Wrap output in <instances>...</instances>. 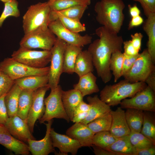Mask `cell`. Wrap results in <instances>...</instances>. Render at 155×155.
I'll return each instance as SVG.
<instances>
[{
  "label": "cell",
  "instance_id": "cell-26",
  "mask_svg": "<svg viewBox=\"0 0 155 155\" xmlns=\"http://www.w3.org/2000/svg\"><path fill=\"white\" fill-rule=\"evenodd\" d=\"M91 55L87 50H82L78 55L75 62L74 73L79 77L94 71Z\"/></svg>",
  "mask_w": 155,
  "mask_h": 155
},
{
  "label": "cell",
  "instance_id": "cell-4",
  "mask_svg": "<svg viewBox=\"0 0 155 155\" xmlns=\"http://www.w3.org/2000/svg\"><path fill=\"white\" fill-rule=\"evenodd\" d=\"M52 11L48 1L30 6L23 17L24 34L38 29H46L52 21Z\"/></svg>",
  "mask_w": 155,
  "mask_h": 155
},
{
  "label": "cell",
  "instance_id": "cell-3",
  "mask_svg": "<svg viewBox=\"0 0 155 155\" xmlns=\"http://www.w3.org/2000/svg\"><path fill=\"white\" fill-rule=\"evenodd\" d=\"M144 82L131 83L124 79L113 85H106L100 91V99L110 106L120 104L127 98H131L147 86Z\"/></svg>",
  "mask_w": 155,
  "mask_h": 155
},
{
  "label": "cell",
  "instance_id": "cell-50",
  "mask_svg": "<svg viewBox=\"0 0 155 155\" xmlns=\"http://www.w3.org/2000/svg\"><path fill=\"white\" fill-rule=\"evenodd\" d=\"M90 108V105L83 100L75 108L74 112V115L80 112H88Z\"/></svg>",
  "mask_w": 155,
  "mask_h": 155
},
{
  "label": "cell",
  "instance_id": "cell-41",
  "mask_svg": "<svg viewBox=\"0 0 155 155\" xmlns=\"http://www.w3.org/2000/svg\"><path fill=\"white\" fill-rule=\"evenodd\" d=\"M139 2L147 17L152 13H155V0H131Z\"/></svg>",
  "mask_w": 155,
  "mask_h": 155
},
{
  "label": "cell",
  "instance_id": "cell-32",
  "mask_svg": "<svg viewBox=\"0 0 155 155\" xmlns=\"http://www.w3.org/2000/svg\"><path fill=\"white\" fill-rule=\"evenodd\" d=\"M88 6L86 5H77L59 11H52L53 21L56 20V17L59 15L80 21Z\"/></svg>",
  "mask_w": 155,
  "mask_h": 155
},
{
  "label": "cell",
  "instance_id": "cell-51",
  "mask_svg": "<svg viewBox=\"0 0 155 155\" xmlns=\"http://www.w3.org/2000/svg\"><path fill=\"white\" fill-rule=\"evenodd\" d=\"M88 113V112L78 113L73 115L71 121L74 123H81L85 119Z\"/></svg>",
  "mask_w": 155,
  "mask_h": 155
},
{
  "label": "cell",
  "instance_id": "cell-46",
  "mask_svg": "<svg viewBox=\"0 0 155 155\" xmlns=\"http://www.w3.org/2000/svg\"><path fill=\"white\" fill-rule=\"evenodd\" d=\"M131 40L134 47L137 50H141V42L143 37V34L140 32H136L133 34H131Z\"/></svg>",
  "mask_w": 155,
  "mask_h": 155
},
{
  "label": "cell",
  "instance_id": "cell-33",
  "mask_svg": "<svg viewBox=\"0 0 155 155\" xmlns=\"http://www.w3.org/2000/svg\"><path fill=\"white\" fill-rule=\"evenodd\" d=\"M124 55L121 51H117L111 55L109 68L114 77V82H116L122 76V69Z\"/></svg>",
  "mask_w": 155,
  "mask_h": 155
},
{
  "label": "cell",
  "instance_id": "cell-35",
  "mask_svg": "<svg viewBox=\"0 0 155 155\" xmlns=\"http://www.w3.org/2000/svg\"><path fill=\"white\" fill-rule=\"evenodd\" d=\"M52 11H57L77 5H89L91 0H54L48 1Z\"/></svg>",
  "mask_w": 155,
  "mask_h": 155
},
{
  "label": "cell",
  "instance_id": "cell-10",
  "mask_svg": "<svg viewBox=\"0 0 155 155\" xmlns=\"http://www.w3.org/2000/svg\"><path fill=\"white\" fill-rule=\"evenodd\" d=\"M154 64L147 49H145L139 54L130 69L122 76L131 83L145 82L150 73L155 69Z\"/></svg>",
  "mask_w": 155,
  "mask_h": 155
},
{
  "label": "cell",
  "instance_id": "cell-39",
  "mask_svg": "<svg viewBox=\"0 0 155 155\" xmlns=\"http://www.w3.org/2000/svg\"><path fill=\"white\" fill-rule=\"evenodd\" d=\"M57 19L65 28L71 31L79 33L86 30V28L79 20L60 15L56 16V20Z\"/></svg>",
  "mask_w": 155,
  "mask_h": 155
},
{
  "label": "cell",
  "instance_id": "cell-19",
  "mask_svg": "<svg viewBox=\"0 0 155 155\" xmlns=\"http://www.w3.org/2000/svg\"><path fill=\"white\" fill-rule=\"evenodd\" d=\"M111 113L112 121L109 131L112 135L117 138L129 135L130 130L126 121L124 111L119 107L115 111L111 110Z\"/></svg>",
  "mask_w": 155,
  "mask_h": 155
},
{
  "label": "cell",
  "instance_id": "cell-20",
  "mask_svg": "<svg viewBox=\"0 0 155 155\" xmlns=\"http://www.w3.org/2000/svg\"><path fill=\"white\" fill-rule=\"evenodd\" d=\"M90 108L87 116L81 123L87 125L94 119L110 112L111 106L102 101L97 95L86 98Z\"/></svg>",
  "mask_w": 155,
  "mask_h": 155
},
{
  "label": "cell",
  "instance_id": "cell-54",
  "mask_svg": "<svg viewBox=\"0 0 155 155\" xmlns=\"http://www.w3.org/2000/svg\"><path fill=\"white\" fill-rule=\"evenodd\" d=\"M54 0H49L48 1L49 2H51V1H53Z\"/></svg>",
  "mask_w": 155,
  "mask_h": 155
},
{
  "label": "cell",
  "instance_id": "cell-44",
  "mask_svg": "<svg viewBox=\"0 0 155 155\" xmlns=\"http://www.w3.org/2000/svg\"><path fill=\"white\" fill-rule=\"evenodd\" d=\"M5 95L0 97V125H4L9 118L4 102Z\"/></svg>",
  "mask_w": 155,
  "mask_h": 155
},
{
  "label": "cell",
  "instance_id": "cell-13",
  "mask_svg": "<svg viewBox=\"0 0 155 155\" xmlns=\"http://www.w3.org/2000/svg\"><path fill=\"white\" fill-rule=\"evenodd\" d=\"M49 89L48 84L34 92L32 104L26 119L32 133L35 123L42 117L44 113V97L46 92Z\"/></svg>",
  "mask_w": 155,
  "mask_h": 155
},
{
  "label": "cell",
  "instance_id": "cell-25",
  "mask_svg": "<svg viewBox=\"0 0 155 155\" xmlns=\"http://www.w3.org/2000/svg\"><path fill=\"white\" fill-rule=\"evenodd\" d=\"M82 50V47L66 44L63 55V73L69 74L74 73L76 59Z\"/></svg>",
  "mask_w": 155,
  "mask_h": 155
},
{
  "label": "cell",
  "instance_id": "cell-8",
  "mask_svg": "<svg viewBox=\"0 0 155 155\" xmlns=\"http://www.w3.org/2000/svg\"><path fill=\"white\" fill-rule=\"evenodd\" d=\"M51 50L36 51L20 47L13 52L11 57L16 61L30 67H45L50 62Z\"/></svg>",
  "mask_w": 155,
  "mask_h": 155
},
{
  "label": "cell",
  "instance_id": "cell-40",
  "mask_svg": "<svg viewBox=\"0 0 155 155\" xmlns=\"http://www.w3.org/2000/svg\"><path fill=\"white\" fill-rule=\"evenodd\" d=\"M14 84V80L0 69V97L5 95Z\"/></svg>",
  "mask_w": 155,
  "mask_h": 155
},
{
  "label": "cell",
  "instance_id": "cell-45",
  "mask_svg": "<svg viewBox=\"0 0 155 155\" xmlns=\"http://www.w3.org/2000/svg\"><path fill=\"white\" fill-rule=\"evenodd\" d=\"M155 155V145L142 149L134 148L133 155Z\"/></svg>",
  "mask_w": 155,
  "mask_h": 155
},
{
  "label": "cell",
  "instance_id": "cell-18",
  "mask_svg": "<svg viewBox=\"0 0 155 155\" xmlns=\"http://www.w3.org/2000/svg\"><path fill=\"white\" fill-rule=\"evenodd\" d=\"M66 135L78 141L82 147H92L94 133L86 125L81 123H75L67 129Z\"/></svg>",
  "mask_w": 155,
  "mask_h": 155
},
{
  "label": "cell",
  "instance_id": "cell-5",
  "mask_svg": "<svg viewBox=\"0 0 155 155\" xmlns=\"http://www.w3.org/2000/svg\"><path fill=\"white\" fill-rule=\"evenodd\" d=\"M51 90L49 95L44 98L45 108L43 115L39 120L40 123H44L54 118L63 119L69 122L70 120L66 113L61 99V86L59 85Z\"/></svg>",
  "mask_w": 155,
  "mask_h": 155
},
{
  "label": "cell",
  "instance_id": "cell-24",
  "mask_svg": "<svg viewBox=\"0 0 155 155\" xmlns=\"http://www.w3.org/2000/svg\"><path fill=\"white\" fill-rule=\"evenodd\" d=\"M143 24V29L147 34V49L152 59L155 63V13L149 15Z\"/></svg>",
  "mask_w": 155,
  "mask_h": 155
},
{
  "label": "cell",
  "instance_id": "cell-1",
  "mask_svg": "<svg viewBox=\"0 0 155 155\" xmlns=\"http://www.w3.org/2000/svg\"><path fill=\"white\" fill-rule=\"evenodd\" d=\"M95 33L99 38L89 44L87 50L98 76L106 83L112 77L109 68L111 55L116 51H122L123 40L121 36L102 26L96 29Z\"/></svg>",
  "mask_w": 155,
  "mask_h": 155
},
{
  "label": "cell",
  "instance_id": "cell-38",
  "mask_svg": "<svg viewBox=\"0 0 155 155\" xmlns=\"http://www.w3.org/2000/svg\"><path fill=\"white\" fill-rule=\"evenodd\" d=\"M129 136L131 143L134 148L142 149L155 145L140 132L130 131Z\"/></svg>",
  "mask_w": 155,
  "mask_h": 155
},
{
  "label": "cell",
  "instance_id": "cell-21",
  "mask_svg": "<svg viewBox=\"0 0 155 155\" xmlns=\"http://www.w3.org/2000/svg\"><path fill=\"white\" fill-rule=\"evenodd\" d=\"M61 97L66 113L71 121L74 111L79 103L83 100V97L79 91L73 88L67 91L62 90Z\"/></svg>",
  "mask_w": 155,
  "mask_h": 155
},
{
  "label": "cell",
  "instance_id": "cell-37",
  "mask_svg": "<svg viewBox=\"0 0 155 155\" xmlns=\"http://www.w3.org/2000/svg\"><path fill=\"white\" fill-rule=\"evenodd\" d=\"M18 5V3L17 0H11L4 3V8L0 16V27L5 20L9 17L18 18L20 16Z\"/></svg>",
  "mask_w": 155,
  "mask_h": 155
},
{
  "label": "cell",
  "instance_id": "cell-36",
  "mask_svg": "<svg viewBox=\"0 0 155 155\" xmlns=\"http://www.w3.org/2000/svg\"><path fill=\"white\" fill-rule=\"evenodd\" d=\"M118 138L112 135L109 131L100 132L94 135L92 144L93 145L105 149Z\"/></svg>",
  "mask_w": 155,
  "mask_h": 155
},
{
  "label": "cell",
  "instance_id": "cell-48",
  "mask_svg": "<svg viewBox=\"0 0 155 155\" xmlns=\"http://www.w3.org/2000/svg\"><path fill=\"white\" fill-rule=\"evenodd\" d=\"M144 19L140 15L132 18L128 26V29L130 30L135 27L138 26L143 24Z\"/></svg>",
  "mask_w": 155,
  "mask_h": 155
},
{
  "label": "cell",
  "instance_id": "cell-22",
  "mask_svg": "<svg viewBox=\"0 0 155 155\" xmlns=\"http://www.w3.org/2000/svg\"><path fill=\"white\" fill-rule=\"evenodd\" d=\"M96 80L92 72L89 73L80 77L78 82L73 85V88L79 91L83 97L97 93L100 90Z\"/></svg>",
  "mask_w": 155,
  "mask_h": 155
},
{
  "label": "cell",
  "instance_id": "cell-6",
  "mask_svg": "<svg viewBox=\"0 0 155 155\" xmlns=\"http://www.w3.org/2000/svg\"><path fill=\"white\" fill-rule=\"evenodd\" d=\"M0 69L13 80L26 77L48 74L49 67L36 68L18 62L11 57L5 59L0 62Z\"/></svg>",
  "mask_w": 155,
  "mask_h": 155
},
{
  "label": "cell",
  "instance_id": "cell-15",
  "mask_svg": "<svg viewBox=\"0 0 155 155\" xmlns=\"http://www.w3.org/2000/svg\"><path fill=\"white\" fill-rule=\"evenodd\" d=\"M53 123L52 120L45 123L46 127L45 135L39 140L29 139L27 141L29 150L33 155H48L55 152L50 136V131Z\"/></svg>",
  "mask_w": 155,
  "mask_h": 155
},
{
  "label": "cell",
  "instance_id": "cell-7",
  "mask_svg": "<svg viewBox=\"0 0 155 155\" xmlns=\"http://www.w3.org/2000/svg\"><path fill=\"white\" fill-rule=\"evenodd\" d=\"M57 37L48 28H39L24 34L20 42V46L28 49H40L51 50Z\"/></svg>",
  "mask_w": 155,
  "mask_h": 155
},
{
  "label": "cell",
  "instance_id": "cell-53",
  "mask_svg": "<svg viewBox=\"0 0 155 155\" xmlns=\"http://www.w3.org/2000/svg\"><path fill=\"white\" fill-rule=\"evenodd\" d=\"M0 1H1L3 2L4 3H5V2H6L7 1H8L11 0H0Z\"/></svg>",
  "mask_w": 155,
  "mask_h": 155
},
{
  "label": "cell",
  "instance_id": "cell-12",
  "mask_svg": "<svg viewBox=\"0 0 155 155\" xmlns=\"http://www.w3.org/2000/svg\"><path fill=\"white\" fill-rule=\"evenodd\" d=\"M48 27L57 37L67 43L82 47L92 42V36L88 34L82 36L79 33L69 30L63 26L58 19L51 22Z\"/></svg>",
  "mask_w": 155,
  "mask_h": 155
},
{
  "label": "cell",
  "instance_id": "cell-23",
  "mask_svg": "<svg viewBox=\"0 0 155 155\" xmlns=\"http://www.w3.org/2000/svg\"><path fill=\"white\" fill-rule=\"evenodd\" d=\"M48 75H33L28 76L14 80V84L22 90L34 91L48 84Z\"/></svg>",
  "mask_w": 155,
  "mask_h": 155
},
{
  "label": "cell",
  "instance_id": "cell-49",
  "mask_svg": "<svg viewBox=\"0 0 155 155\" xmlns=\"http://www.w3.org/2000/svg\"><path fill=\"white\" fill-rule=\"evenodd\" d=\"M145 82L155 92V69L150 73Z\"/></svg>",
  "mask_w": 155,
  "mask_h": 155
},
{
  "label": "cell",
  "instance_id": "cell-47",
  "mask_svg": "<svg viewBox=\"0 0 155 155\" xmlns=\"http://www.w3.org/2000/svg\"><path fill=\"white\" fill-rule=\"evenodd\" d=\"M92 147L96 155H120L118 153L105 149L94 145H93Z\"/></svg>",
  "mask_w": 155,
  "mask_h": 155
},
{
  "label": "cell",
  "instance_id": "cell-28",
  "mask_svg": "<svg viewBox=\"0 0 155 155\" xmlns=\"http://www.w3.org/2000/svg\"><path fill=\"white\" fill-rule=\"evenodd\" d=\"M34 92L22 90L20 92L17 115L23 119H27L32 102Z\"/></svg>",
  "mask_w": 155,
  "mask_h": 155
},
{
  "label": "cell",
  "instance_id": "cell-27",
  "mask_svg": "<svg viewBox=\"0 0 155 155\" xmlns=\"http://www.w3.org/2000/svg\"><path fill=\"white\" fill-rule=\"evenodd\" d=\"M22 90L14 84L5 96L4 102L9 117L17 115L19 97Z\"/></svg>",
  "mask_w": 155,
  "mask_h": 155
},
{
  "label": "cell",
  "instance_id": "cell-14",
  "mask_svg": "<svg viewBox=\"0 0 155 155\" xmlns=\"http://www.w3.org/2000/svg\"><path fill=\"white\" fill-rule=\"evenodd\" d=\"M4 125L13 136L21 141L27 143L29 139H34L27 120L17 115L9 117Z\"/></svg>",
  "mask_w": 155,
  "mask_h": 155
},
{
  "label": "cell",
  "instance_id": "cell-11",
  "mask_svg": "<svg viewBox=\"0 0 155 155\" xmlns=\"http://www.w3.org/2000/svg\"><path fill=\"white\" fill-rule=\"evenodd\" d=\"M155 92L148 86L130 98L123 100L120 104L122 108H133L154 112Z\"/></svg>",
  "mask_w": 155,
  "mask_h": 155
},
{
  "label": "cell",
  "instance_id": "cell-42",
  "mask_svg": "<svg viewBox=\"0 0 155 155\" xmlns=\"http://www.w3.org/2000/svg\"><path fill=\"white\" fill-rule=\"evenodd\" d=\"M139 54L133 56H128L123 54L124 58L123 65L122 76L130 69L138 57Z\"/></svg>",
  "mask_w": 155,
  "mask_h": 155
},
{
  "label": "cell",
  "instance_id": "cell-52",
  "mask_svg": "<svg viewBox=\"0 0 155 155\" xmlns=\"http://www.w3.org/2000/svg\"><path fill=\"white\" fill-rule=\"evenodd\" d=\"M130 14L132 18L140 15V11L137 6L136 4L133 6L130 5L128 6Z\"/></svg>",
  "mask_w": 155,
  "mask_h": 155
},
{
  "label": "cell",
  "instance_id": "cell-30",
  "mask_svg": "<svg viewBox=\"0 0 155 155\" xmlns=\"http://www.w3.org/2000/svg\"><path fill=\"white\" fill-rule=\"evenodd\" d=\"M153 113L143 111V120L140 132L155 145V118Z\"/></svg>",
  "mask_w": 155,
  "mask_h": 155
},
{
  "label": "cell",
  "instance_id": "cell-29",
  "mask_svg": "<svg viewBox=\"0 0 155 155\" xmlns=\"http://www.w3.org/2000/svg\"><path fill=\"white\" fill-rule=\"evenodd\" d=\"M126 109L125 118L130 131L140 132L143 120V111L133 108Z\"/></svg>",
  "mask_w": 155,
  "mask_h": 155
},
{
  "label": "cell",
  "instance_id": "cell-16",
  "mask_svg": "<svg viewBox=\"0 0 155 155\" xmlns=\"http://www.w3.org/2000/svg\"><path fill=\"white\" fill-rule=\"evenodd\" d=\"M50 134L53 147L58 148L60 152L65 155L68 153L75 155L79 149L82 147L77 140L67 135L56 132L53 128H51Z\"/></svg>",
  "mask_w": 155,
  "mask_h": 155
},
{
  "label": "cell",
  "instance_id": "cell-9",
  "mask_svg": "<svg viewBox=\"0 0 155 155\" xmlns=\"http://www.w3.org/2000/svg\"><path fill=\"white\" fill-rule=\"evenodd\" d=\"M67 43L57 37L55 44L51 50V64L48 73V84L51 90L59 85L61 74L63 73V55Z\"/></svg>",
  "mask_w": 155,
  "mask_h": 155
},
{
  "label": "cell",
  "instance_id": "cell-34",
  "mask_svg": "<svg viewBox=\"0 0 155 155\" xmlns=\"http://www.w3.org/2000/svg\"><path fill=\"white\" fill-rule=\"evenodd\" d=\"M112 121L111 111L107 114L97 118L87 124L88 127L95 134L97 133L109 131Z\"/></svg>",
  "mask_w": 155,
  "mask_h": 155
},
{
  "label": "cell",
  "instance_id": "cell-31",
  "mask_svg": "<svg viewBox=\"0 0 155 155\" xmlns=\"http://www.w3.org/2000/svg\"><path fill=\"white\" fill-rule=\"evenodd\" d=\"M105 149L118 153L120 155H133L134 147L131 144L129 135L118 138Z\"/></svg>",
  "mask_w": 155,
  "mask_h": 155
},
{
  "label": "cell",
  "instance_id": "cell-2",
  "mask_svg": "<svg viewBox=\"0 0 155 155\" xmlns=\"http://www.w3.org/2000/svg\"><path fill=\"white\" fill-rule=\"evenodd\" d=\"M125 7L122 0H100L94 7L96 19L102 26L118 34L124 20L123 10Z\"/></svg>",
  "mask_w": 155,
  "mask_h": 155
},
{
  "label": "cell",
  "instance_id": "cell-17",
  "mask_svg": "<svg viewBox=\"0 0 155 155\" xmlns=\"http://www.w3.org/2000/svg\"><path fill=\"white\" fill-rule=\"evenodd\" d=\"M0 144L16 155L30 154L28 144L13 136L4 125H0Z\"/></svg>",
  "mask_w": 155,
  "mask_h": 155
},
{
  "label": "cell",
  "instance_id": "cell-43",
  "mask_svg": "<svg viewBox=\"0 0 155 155\" xmlns=\"http://www.w3.org/2000/svg\"><path fill=\"white\" fill-rule=\"evenodd\" d=\"M124 54L128 56H133L138 55L139 51L133 46L131 40L123 42Z\"/></svg>",
  "mask_w": 155,
  "mask_h": 155
}]
</instances>
